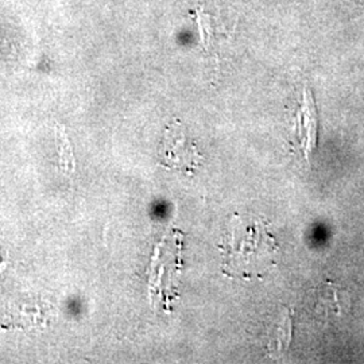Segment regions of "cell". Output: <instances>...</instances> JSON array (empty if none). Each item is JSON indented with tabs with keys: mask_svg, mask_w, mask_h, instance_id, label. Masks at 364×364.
<instances>
[{
	"mask_svg": "<svg viewBox=\"0 0 364 364\" xmlns=\"http://www.w3.org/2000/svg\"><path fill=\"white\" fill-rule=\"evenodd\" d=\"M358 1H360V3H363L364 4V0H358Z\"/></svg>",
	"mask_w": 364,
	"mask_h": 364,
	"instance_id": "cell-4",
	"label": "cell"
},
{
	"mask_svg": "<svg viewBox=\"0 0 364 364\" xmlns=\"http://www.w3.org/2000/svg\"><path fill=\"white\" fill-rule=\"evenodd\" d=\"M220 248L223 270L237 277H252L269 272L279 250L267 224L262 220H255L251 225H245L242 220L232 221L230 239Z\"/></svg>",
	"mask_w": 364,
	"mask_h": 364,
	"instance_id": "cell-1",
	"label": "cell"
},
{
	"mask_svg": "<svg viewBox=\"0 0 364 364\" xmlns=\"http://www.w3.org/2000/svg\"><path fill=\"white\" fill-rule=\"evenodd\" d=\"M299 134L302 147L306 153L312 151L313 144H316V130H317V117L316 107L313 103L311 92L305 91L302 96V105L299 114Z\"/></svg>",
	"mask_w": 364,
	"mask_h": 364,
	"instance_id": "cell-3",
	"label": "cell"
},
{
	"mask_svg": "<svg viewBox=\"0 0 364 364\" xmlns=\"http://www.w3.org/2000/svg\"><path fill=\"white\" fill-rule=\"evenodd\" d=\"M161 156L165 164L171 168L189 174H193L203 161V156L197 151L196 144L189 141L181 129L174 126L166 132Z\"/></svg>",
	"mask_w": 364,
	"mask_h": 364,
	"instance_id": "cell-2",
	"label": "cell"
}]
</instances>
